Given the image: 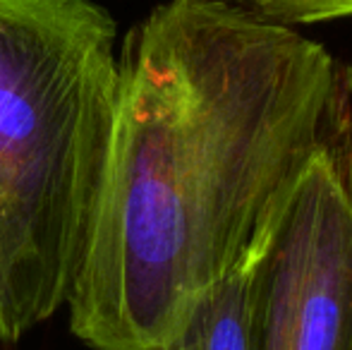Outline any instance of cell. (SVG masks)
Wrapping results in <instances>:
<instances>
[{
	"instance_id": "obj_1",
	"label": "cell",
	"mask_w": 352,
	"mask_h": 350,
	"mask_svg": "<svg viewBox=\"0 0 352 350\" xmlns=\"http://www.w3.org/2000/svg\"><path fill=\"white\" fill-rule=\"evenodd\" d=\"M352 127V67L297 29L168 0L118 48L101 192L67 307L94 350H161Z\"/></svg>"
},
{
	"instance_id": "obj_2",
	"label": "cell",
	"mask_w": 352,
	"mask_h": 350,
	"mask_svg": "<svg viewBox=\"0 0 352 350\" xmlns=\"http://www.w3.org/2000/svg\"><path fill=\"white\" fill-rule=\"evenodd\" d=\"M118 27L94 0H0V341L67 303L101 192Z\"/></svg>"
},
{
	"instance_id": "obj_5",
	"label": "cell",
	"mask_w": 352,
	"mask_h": 350,
	"mask_svg": "<svg viewBox=\"0 0 352 350\" xmlns=\"http://www.w3.org/2000/svg\"><path fill=\"white\" fill-rule=\"evenodd\" d=\"M271 27L295 29L352 17V0H218Z\"/></svg>"
},
{
	"instance_id": "obj_4",
	"label": "cell",
	"mask_w": 352,
	"mask_h": 350,
	"mask_svg": "<svg viewBox=\"0 0 352 350\" xmlns=\"http://www.w3.org/2000/svg\"><path fill=\"white\" fill-rule=\"evenodd\" d=\"M264 240L192 303L161 350H259L256 266Z\"/></svg>"
},
{
	"instance_id": "obj_3",
	"label": "cell",
	"mask_w": 352,
	"mask_h": 350,
	"mask_svg": "<svg viewBox=\"0 0 352 350\" xmlns=\"http://www.w3.org/2000/svg\"><path fill=\"white\" fill-rule=\"evenodd\" d=\"M259 350H352V127L309 161L256 266Z\"/></svg>"
}]
</instances>
